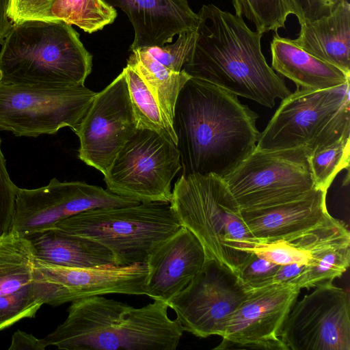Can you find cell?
Segmentation results:
<instances>
[{"label":"cell","mask_w":350,"mask_h":350,"mask_svg":"<svg viewBox=\"0 0 350 350\" xmlns=\"http://www.w3.org/2000/svg\"><path fill=\"white\" fill-rule=\"evenodd\" d=\"M258 117L238 96L190 77L178 94L173 118L182 174L226 176L256 149Z\"/></svg>","instance_id":"obj_1"},{"label":"cell","mask_w":350,"mask_h":350,"mask_svg":"<svg viewBox=\"0 0 350 350\" xmlns=\"http://www.w3.org/2000/svg\"><path fill=\"white\" fill-rule=\"evenodd\" d=\"M198 15L195 44L182 68L190 77L269 108L291 93L266 62L260 44L263 33L213 4L203 5Z\"/></svg>","instance_id":"obj_2"},{"label":"cell","mask_w":350,"mask_h":350,"mask_svg":"<svg viewBox=\"0 0 350 350\" xmlns=\"http://www.w3.org/2000/svg\"><path fill=\"white\" fill-rule=\"evenodd\" d=\"M168 308L161 300L135 308L103 295L83 297L42 340L63 350H176L184 331Z\"/></svg>","instance_id":"obj_3"},{"label":"cell","mask_w":350,"mask_h":350,"mask_svg":"<svg viewBox=\"0 0 350 350\" xmlns=\"http://www.w3.org/2000/svg\"><path fill=\"white\" fill-rule=\"evenodd\" d=\"M92 56L60 20L13 23L0 51V83L42 88L84 85Z\"/></svg>","instance_id":"obj_4"},{"label":"cell","mask_w":350,"mask_h":350,"mask_svg":"<svg viewBox=\"0 0 350 350\" xmlns=\"http://www.w3.org/2000/svg\"><path fill=\"white\" fill-rule=\"evenodd\" d=\"M170 206L181 226L200 241L207 258L236 273L256 240L224 179L215 174H181Z\"/></svg>","instance_id":"obj_5"},{"label":"cell","mask_w":350,"mask_h":350,"mask_svg":"<svg viewBox=\"0 0 350 350\" xmlns=\"http://www.w3.org/2000/svg\"><path fill=\"white\" fill-rule=\"evenodd\" d=\"M181 226L170 204L149 202L85 211L53 228L99 243L122 266L146 263Z\"/></svg>","instance_id":"obj_6"},{"label":"cell","mask_w":350,"mask_h":350,"mask_svg":"<svg viewBox=\"0 0 350 350\" xmlns=\"http://www.w3.org/2000/svg\"><path fill=\"white\" fill-rule=\"evenodd\" d=\"M349 81L334 88H297L282 99L256 149L305 147L310 154L350 135Z\"/></svg>","instance_id":"obj_7"},{"label":"cell","mask_w":350,"mask_h":350,"mask_svg":"<svg viewBox=\"0 0 350 350\" xmlns=\"http://www.w3.org/2000/svg\"><path fill=\"white\" fill-rule=\"evenodd\" d=\"M310 157L305 147L256 148L222 178L240 210L268 208L315 188Z\"/></svg>","instance_id":"obj_8"},{"label":"cell","mask_w":350,"mask_h":350,"mask_svg":"<svg viewBox=\"0 0 350 350\" xmlns=\"http://www.w3.org/2000/svg\"><path fill=\"white\" fill-rule=\"evenodd\" d=\"M176 145L159 133L137 129L105 174L107 190L139 203H170L171 183L181 169Z\"/></svg>","instance_id":"obj_9"},{"label":"cell","mask_w":350,"mask_h":350,"mask_svg":"<svg viewBox=\"0 0 350 350\" xmlns=\"http://www.w3.org/2000/svg\"><path fill=\"white\" fill-rule=\"evenodd\" d=\"M97 92L85 85L42 88L0 83V131L17 137L75 133Z\"/></svg>","instance_id":"obj_10"},{"label":"cell","mask_w":350,"mask_h":350,"mask_svg":"<svg viewBox=\"0 0 350 350\" xmlns=\"http://www.w3.org/2000/svg\"><path fill=\"white\" fill-rule=\"evenodd\" d=\"M247 295L234 272L207 258L189 285L167 304L184 332L199 338L221 337Z\"/></svg>","instance_id":"obj_11"},{"label":"cell","mask_w":350,"mask_h":350,"mask_svg":"<svg viewBox=\"0 0 350 350\" xmlns=\"http://www.w3.org/2000/svg\"><path fill=\"white\" fill-rule=\"evenodd\" d=\"M138 204L99 186L53 178L47 185L36 189L18 187L10 231L27 237L85 211Z\"/></svg>","instance_id":"obj_12"},{"label":"cell","mask_w":350,"mask_h":350,"mask_svg":"<svg viewBox=\"0 0 350 350\" xmlns=\"http://www.w3.org/2000/svg\"><path fill=\"white\" fill-rule=\"evenodd\" d=\"M137 130L124 72L97 92L75 134L78 157L105 174Z\"/></svg>","instance_id":"obj_13"},{"label":"cell","mask_w":350,"mask_h":350,"mask_svg":"<svg viewBox=\"0 0 350 350\" xmlns=\"http://www.w3.org/2000/svg\"><path fill=\"white\" fill-rule=\"evenodd\" d=\"M280 338L288 350H350V298L343 288L316 287L295 301Z\"/></svg>","instance_id":"obj_14"},{"label":"cell","mask_w":350,"mask_h":350,"mask_svg":"<svg viewBox=\"0 0 350 350\" xmlns=\"http://www.w3.org/2000/svg\"><path fill=\"white\" fill-rule=\"evenodd\" d=\"M148 273L146 263L77 268L35 258L33 267L37 295L52 306L107 294L146 295Z\"/></svg>","instance_id":"obj_15"},{"label":"cell","mask_w":350,"mask_h":350,"mask_svg":"<svg viewBox=\"0 0 350 350\" xmlns=\"http://www.w3.org/2000/svg\"><path fill=\"white\" fill-rule=\"evenodd\" d=\"M300 290L294 284L274 282L247 291L214 349L288 350L280 334Z\"/></svg>","instance_id":"obj_16"},{"label":"cell","mask_w":350,"mask_h":350,"mask_svg":"<svg viewBox=\"0 0 350 350\" xmlns=\"http://www.w3.org/2000/svg\"><path fill=\"white\" fill-rule=\"evenodd\" d=\"M30 241L9 231L0 237V330L33 318L44 304L36 293Z\"/></svg>","instance_id":"obj_17"},{"label":"cell","mask_w":350,"mask_h":350,"mask_svg":"<svg viewBox=\"0 0 350 350\" xmlns=\"http://www.w3.org/2000/svg\"><path fill=\"white\" fill-rule=\"evenodd\" d=\"M207 258L204 247L187 228H181L149 256L146 295L168 303L186 288Z\"/></svg>","instance_id":"obj_18"},{"label":"cell","mask_w":350,"mask_h":350,"mask_svg":"<svg viewBox=\"0 0 350 350\" xmlns=\"http://www.w3.org/2000/svg\"><path fill=\"white\" fill-rule=\"evenodd\" d=\"M326 195V191L315 187L299 199L268 208L240 210V214L257 243L289 239L332 217L327 209Z\"/></svg>","instance_id":"obj_19"},{"label":"cell","mask_w":350,"mask_h":350,"mask_svg":"<svg viewBox=\"0 0 350 350\" xmlns=\"http://www.w3.org/2000/svg\"><path fill=\"white\" fill-rule=\"evenodd\" d=\"M120 8L131 23L135 36L131 51L170 44L185 31L196 30L198 15L187 0H103Z\"/></svg>","instance_id":"obj_20"},{"label":"cell","mask_w":350,"mask_h":350,"mask_svg":"<svg viewBox=\"0 0 350 350\" xmlns=\"http://www.w3.org/2000/svg\"><path fill=\"white\" fill-rule=\"evenodd\" d=\"M350 243L345 224L333 217L327 222L289 239L256 243L248 252L280 265H311L328 250Z\"/></svg>","instance_id":"obj_21"},{"label":"cell","mask_w":350,"mask_h":350,"mask_svg":"<svg viewBox=\"0 0 350 350\" xmlns=\"http://www.w3.org/2000/svg\"><path fill=\"white\" fill-rule=\"evenodd\" d=\"M300 27L299 36L292 40L295 44L350 75V4L347 0H340L329 15Z\"/></svg>","instance_id":"obj_22"},{"label":"cell","mask_w":350,"mask_h":350,"mask_svg":"<svg viewBox=\"0 0 350 350\" xmlns=\"http://www.w3.org/2000/svg\"><path fill=\"white\" fill-rule=\"evenodd\" d=\"M271 68L293 81L297 88L324 90L350 81V75L308 53L291 39L277 33L270 44Z\"/></svg>","instance_id":"obj_23"},{"label":"cell","mask_w":350,"mask_h":350,"mask_svg":"<svg viewBox=\"0 0 350 350\" xmlns=\"http://www.w3.org/2000/svg\"><path fill=\"white\" fill-rule=\"evenodd\" d=\"M26 238L31 242L35 258L51 264L77 268L118 265L113 254L104 245L57 228Z\"/></svg>","instance_id":"obj_24"},{"label":"cell","mask_w":350,"mask_h":350,"mask_svg":"<svg viewBox=\"0 0 350 350\" xmlns=\"http://www.w3.org/2000/svg\"><path fill=\"white\" fill-rule=\"evenodd\" d=\"M127 64L141 77L173 127L174 111L178 94L190 77L183 70H171L145 49L131 51Z\"/></svg>","instance_id":"obj_25"},{"label":"cell","mask_w":350,"mask_h":350,"mask_svg":"<svg viewBox=\"0 0 350 350\" xmlns=\"http://www.w3.org/2000/svg\"><path fill=\"white\" fill-rule=\"evenodd\" d=\"M125 73L137 129L154 131L176 145L173 127L167 122L155 98L137 73L129 66Z\"/></svg>","instance_id":"obj_26"},{"label":"cell","mask_w":350,"mask_h":350,"mask_svg":"<svg viewBox=\"0 0 350 350\" xmlns=\"http://www.w3.org/2000/svg\"><path fill=\"white\" fill-rule=\"evenodd\" d=\"M116 16L115 8L103 0H55L49 20H60L92 33L111 24Z\"/></svg>","instance_id":"obj_27"},{"label":"cell","mask_w":350,"mask_h":350,"mask_svg":"<svg viewBox=\"0 0 350 350\" xmlns=\"http://www.w3.org/2000/svg\"><path fill=\"white\" fill-rule=\"evenodd\" d=\"M236 15L245 16L256 26L257 31L275 33L285 27L289 14H296L293 0H232Z\"/></svg>","instance_id":"obj_28"},{"label":"cell","mask_w":350,"mask_h":350,"mask_svg":"<svg viewBox=\"0 0 350 350\" xmlns=\"http://www.w3.org/2000/svg\"><path fill=\"white\" fill-rule=\"evenodd\" d=\"M349 262L350 243L332 248L313 265H306L293 284L300 289L331 284L347 271Z\"/></svg>","instance_id":"obj_29"},{"label":"cell","mask_w":350,"mask_h":350,"mask_svg":"<svg viewBox=\"0 0 350 350\" xmlns=\"http://www.w3.org/2000/svg\"><path fill=\"white\" fill-rule=\"evenodd\" d=\"M349 136H344L332 144L310 154V162L315 187L327 191L336 176L349 168Z\"/></svg>","instance_id":"obj_30"},{"label":"cell","mask_w":350,"mask_h":350,"mask_svg":"<svg viewBox=\"0 0 350 350\" xmlns=\"http://www.w3.org/2000/svg\"><path fill=\"white\" fill-rule=\"evenodd\" d=\"M196 39V30L185 31L178 34V38L174 44L145 49L166 68L180 72L191 53Z\"/></svg>","instance_id":"obj_31"},{"label":"cell","mask_w":350,"mask_h":350,"mask_svg":"<svg viewBox=\"0 0 350 350\" xmlns=\"http://www.w3.org/2000/svg\"><path fill=\"white\" fill-rule=\"evenodd\" d=\"M280 267V265L251 252L235 273L241 283L249 291L273 283V276Z\"/></svg>","instance_id":"obj_32"},{"label":"cell","mask_w":350,"mask_h":350,"mask_svg":"<svg viewBox=\"0 0 350 350\" xmlns=\"http://www.w3.org/2000/svg\"><path fill=\"white\" fill-rule=\"evenodd\" d=\"M1 144L0 138V237L10 231L18 189L9 176Z\"/></svg>","instance_id":"obj_33"},{"label":"cell","mask_w":350,"mask_h":350,"mask_svg":"<svg viewBox=\"0 0 350 350\" xmlns=\"http://www.w3.org/2000/svg\"><path fill=\"white\" fill-rule=\"evenodd\" d=\"M55 0H10L8 16L13 23L30 19L49 20Z\"/></svg>","instance_id":"obj_34"},{"label":"cell","mask_w":350,"mask_h":350,"mask_svg":"<svg viewBox=\"0 0 350 350\" xmlns=\"http://www.w3.org/2000/svg\"><path fill=\"white\" fill-rule=\"evenodd\" d=\"M340 0H293L299 25L329 15Z\"/></svg>","instance_id":"obj_35"},{"label":"cell","mask_w":350,"mask_h":350,"mask_svg":"<svg viewBox=\"0 0 350 350\" xmlns=\"http://www.w3.org/2000/svg\"><path fill=\"white\" fill-rule=\"evenodd\" d=\"M46 346L42 339L36 338L31 334L17 330L12 336L9 350H44Z\"/></svg>","instance_id":"obj_36"},{"label":"cell","mask_w":350,"mask_h":350,"mask_svg":"<svg viewBox=\"0 0 350 350\" xmlns=\"http://www.w3.org/2000/svg\"><path fill=\"white\" fill-rule=\"evenodd\" d=\"M306 265L293 263L280 265L273 276V282L293 284Z\"/></svg>","instance_id":"obj_37"},{"label":"cell","mask_w":350,"mask_h":350,"mask_svg":"<svg viewBox=\"0 0 350 350\" xmlns=\"http://www.w3.org/2000/svg\"><path fill=\"white\" fill-rule=\"evenodd\" d=\"M10 0H0V44L8 33L13 22L8 16Z\"/></svg>","instance_id":"obj_38"}]
</instances>
